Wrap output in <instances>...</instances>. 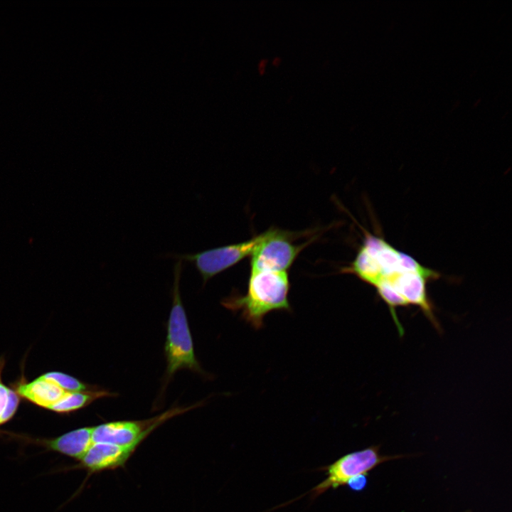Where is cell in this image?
<instances>
[{
    "label": "cell",
    "instance_id": "obj_1",
    "mask_svg": "<svg viewBox=\"0 0 512 512\" xmlns=\"http://www.w3.org/2000/svg\"><path fill=\"white\" fill-rule=\"evenodd\" d=\"M346 272L375 289L401 334L403 330L396 315L398 307L417 306L437 324L427 284L439 278L440 274L398 250L382 236L365 231L363 242Z\"/></svg>",
    "mask_w": 512,
    "mask_h": 512
},
{
    "label": "cell",
    "instance_id": "obj_2",
    "mask_svg": "<svg viewBox=\"0 0 512 512\" xmlns=\"http://www.w3.org/2000/svg\"><path fill=\"white\" fill-rule=\"evenodd\" d=\"M289 280L287 272H250L247 292L232 294L222 304L255 329H260L266 314L274 310L290 311Z\"/></svg>",
    "mask_w": 512,
    "mask_h": 512
},
{
    "label": "cell",
    "instance_id": "obj_3",
    "mask_svg": "<svg viewBox=\"0 0 512 512\" xmlns=\"http://www.w3.org/2000/svg\"><path fill=\"white\" fill-rule=\"evenodd\" d=\"M182 268V260H178L174 266L172 306L167 321L164 345L166 368L164 387L180 370L187 369L194 373L205 374L195 356L191 334L181 302L179 282Z\"/></svg>",
    "mask_w": 512,
    "mask_h": 512
},
{
    "label": "cell",
    "instance_id": "obj_4",
    "mask_svg": "<svg viewBox=\"0 0 512 512\" xmlns=\"http://www.w3.org/2000/svg\"><path fill=\"white\" fill-rule=\"evenodd\" d=\"M406 456L383 455L380 453V446H371L343 455L329 466L323 467L326 477L314 486L309 492L315 498L329 489L346 485L348 481L359 475H368V472L378 465L393 459L404 458Z\"/></svg>",
    "mask_w": 512,
    "mask_h": 512
},
{
    "label": "cell",
    "instance_id": "obj_5",
    "mask_svg": "<svg viewBox=\"0 0 512 512\" xmlns=\"http://www.w3.org/2000/svg\"><path fill=\"white\" fill-rule=\"evenodd\" d=\"M199 405L171 408L154 417L144 420L113 421L93 427V443L105 442L137 449L156 427L173 417Z\"/></svg>",
    "mask_w": 512,
    "mask_h": 512
},
{
    "label": "cell",
    "instance_id": "obj_6",
    "mask_svg": "<svg viewBox=\"0 0 512 512\" xmlns=\"http://www.w3.org/2000/svg\"><path fill=\"white\" fill-rule=\"evenodd\" d=\"M289 232L270 228L250 257V272H287L306 243L294 245Z\"/></svg>",
    "mask_w": 512,
    "mask_h": 512
},
{
    "label": "cell",
    "instance_id": "obj_7",
    "mask_svg": "<svg viewBox=\"0 0 512 512\" xmlns=\"http://www.w3.org/2000/svg\"><path fill=\"white\" fill-rule=\"evenodd\" d=\"M263 238V233L241 242L215 247L194 254L172 255L171 257L193 263L203 285L219 273L250 256Z\"/></svg>",
    "mask_w": 512,
    "mask_h": 512
},
{
    "label": "cell",
    "instance_id": "obj_8",
    "mask_svg": "<svg viewBox=\"0 0 512 512\" xmlns=\"http://www.w3.org/2000/svg\"><path fill=\"white\" fill-rule=\"evenodd\" d=\"M136 449L110 443H93L77 465L89 473L123 466Z\"/></svg>",
    "mask_w": 512,
    "mask_h": 512
},
{
    "label": "cell",
    "instance_id": "obj_9",
    "mask_svg": "<svg viewBox=\"0 0 512 512\" xmlns=\"http://www.w3.org/2000/svg\"><path fill=\"white\" fill-rule=\"evenodd\" d=\"M93 427H84L66 432L53 439H33L16 434L27 442L38 444L60 454L80 460L93 444Z\"/></svg>",
    "mask_w": 512,
    "mask_h": 512
},
{
    "label": "cell",
    "instance_id": "obj_10",
    "mask_svg": "<svg viewBox=\"0 0 512 512\" xmlns=\"http://www.w3.org/2000/svg\"><path fill=\"white\" fill-rule=\"evenodd\" d=\"M12 385L20 398L48 410L66 393L55 383L40 377L26 382L23 376Z\"/></svg>",
    "mask_w": 512,
    "mask_h": 512
},
{
    "label": "cell",
    "instance_id": "obj_11",
    "mask_svg": "<svg viewBox=\"0 0 512 512\" xmlns=\"http://www.w3.org/2000/svg\"><path fill=\"white\" fill-rule=\"evenodd\" d=\"M115 395L117 394L95 386L84 391L66 392L48 410L61 414L70 413L87 406L96 400Z\"/></svg>",
    "mask_w": 512,
    "mask_h": 512
},
{
    "label": "cell",
    "instance_id": "obj_12",
    "mask_svg": "<svg viewBox=\"0 0 512 512\" xmlns=\"http://www.w3.org/2000/svg\"><path fill=\"white\" fill-rule=\"evenodd\" d=\"M39 377L55 383L65 392L84 391L94 388L70 375L59 371L47 372Z\"/></svg>",
    "mask_w": 512,
    "mask_h": 512
},
{
    "label": "cell",
    "instance_id": "obj_13",
    "mask_svg": "<svg viewBox=\"0 0 512 512\" xmlns=\"http://www.w3.org/2000/svg\"><path fill=\"white\" fill-rule=\"evenodd\" d=\"M20 402V397L12 388H9L7 402L0 416V425L9 421L15 415Z\"/></svg>",
    "mask_w": 512,
    "mask_h": 512
},
{
    "label": "cell",
    "instance_id": "obj_14",
    "mask_svg": "<svg viewBox=\"0 0 512 512\" xmlns=\"http://www.w3.org/2000/svg\"><path fill=\"white\" fill-rule=\"evenodd\" d=\"M368 475H359L350 479L346 485L348 488L356 492L361 491L366 489L368 485Z\"/></svg>",
    "mask_w": 512,
    "mask_h": 512
},
{
    "label": "cell",
    "instance_id": "obj_15",
    "mask_svg": "<svg viewBox=\"0 0 512 512\" xmlns=\"http://www.w3.org/2000/svg\"><path fill=\"white\" fill-rule=\"evenodd\" d=\"M9 390V387L6 386V385L2 383L0 375V416L7 402Z\"/></svg>",
    "mask_w": 512,
    "mask_h": 512
},
{
    "label": "cell",
    "instance_id": "obj_16",
    "mask_svg": "<svg viewBox=\"0 0 512 512\" xmlns=\"http://www.w3.org/2000/svg\"><path fill=\"white\" fill-rule=\"evenodd\" d=\"M5 365V359L4 357L0 358V375H1V372L4 369Z\"/></svg>",
    "mask_w": 512,
    "mask_h": 512
}]
</instances>
